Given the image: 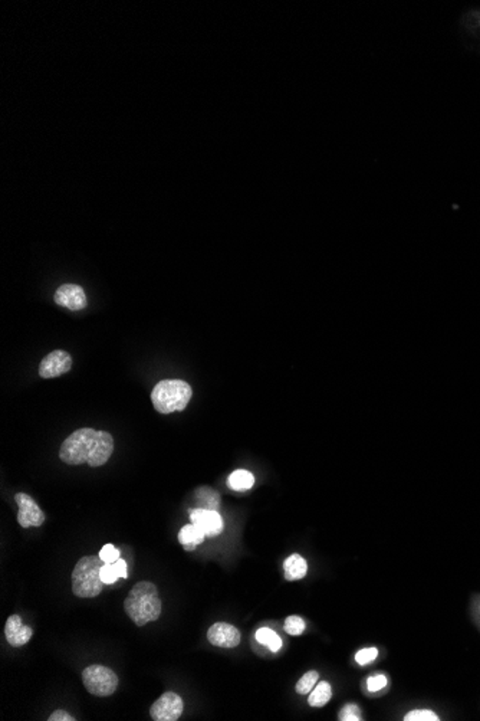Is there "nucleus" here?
<instances>
[{"label": "nucleus", "instance_id": "b1692460", "mask_svg": "<svg viewBox=\"0 0 480 721\" xmlns=\"http://www.w3.org/2000/svg\"><path fill=\"white\" fill-rule=\"evenodd\" d=\"M99 557H101V560L104 562L106 565L115 563L120 559V550H117L113 544H106L104 547L101 548Z\"/></svg>", "mask_w": 480, "mask_h": 721}, {"label": "nucleus", "instance_id": "2eb2a0df", "mask_svg": "<svg viewBox=\"0 0 480 721\" xmlns=\"http://www.w3.org/2000/svg\"><path fill=\"white\" fill-rule=\"evenodd\" d=\"M331 697H332L331 684H328L327 681H321L320 684L315 685V688L311 691L310 698H308V703H310L311 707L320 708V707H324L331 700Z\"/></svg>", "mask_w": 480, "mask_h": 721}, {"label": "nucleus", "instance_id": "1a4fd4ad", "mask_svg": "<svg viewBox=\"0 0 480 721\" xmlns=\"http://www.w3.org/2000/svg\"><path fill=\"white\" fill-rule=\"evenodd\" d=\"M72 368V357L70 353L65 350H55L49 353L39 366V375L44 379H52L58 377L61 375H65L71 370Z\"/></svg>", "mask_w": 480, "mask_h": 721}, {"label": "nucleus", "instance_id": "dca6fc26", "mask_svg": "<svg viewBox=\"0 0 480 721\" xmlns=\"http://www.w3.org/2000/svg\"><path fill=\"white\" fill-rule=\"evenodd\" d=\"M196 497H197V501L200 503L201 508H209V510L217 511V508L220 506V496L210 487L198 488L196 491Z\"/></svg>", "mask_w": 480, "mask_h": 721}, {"label": "nucleus", "instance_id": "ddd939ff", "mask_svg": "<svg viewBox=\"0 0 480 721\" xmlns=\"http://www.w3.org/2000/svg\"><path fill=\"white\" fill-rule=\"evenodd\" d=\"M306 572H308V565H306L303 557L299 554L289 556L284 563L285 579L289 582H295V580L305 577Z\"/></svg>", "mask_w": 480, "mask_h": 721}, {"label": "nucleus", "instance_id": "9d476101", "mask_svg": "<svg viewBox=\"0 0 480 721\" xmlns=\"http://www.w3.org/2000/svg\"><path fill=\"white\" fill-rule=\"evenodd\" d=\"M55 303L71 311H80L87 307V294L77 284H63L55 292Z\"/></svg>", "mask_w": 480, "mask_h": 721}, {"label": "nucleus", "instance_id": "4be33fe9", "mask_svg": "<svg viewBox=\"0 0 480 721\" xmlns=\"http://www.w3.org/2000/svg\"><path fill=\"white\" fill-rule=\"evenodd\" d=\"M377 657H379V649H377V648H364V649L357 652L355 661L360 665H368L374 660H377Z\"/></svg>", "mask_w": 480, "mask_h": 721}, {"label": "nucleus", "instance_id": "aec40b11", "mask_svg": "<svg viewBox=\"0 0 480 721\" xmlns=\"http://www.w3.org/2000/svg\"><path fill=\"white\" fill-rule=\"evenodd\" d=\"M285 631L289 634V635H293V637H298L301 635L303 631H305V620L296 615L293 616H289L286 617L285 620Z\"/></svg>", "mask_w": 480, "mask_h": 721}, {"label": "nucleus", "instance_id": "f3484780", "mask_svg": "<svg viewBox=\"0 0 480 721\" xmlns=\"http://www.w3.org/2000/svg\"><path fill=\"white\" fill-rule=\"evenodd\" d=\"M255 484V477L246 470H237L230 474L229 485L234 491H246Z\"/></svg>", "mask_w": 480, "mask_h": 721}, {"label": "nucleus", "instance_id": "a211bd4d", "mask_svg": "<svg viewBox=\"0 0 480 721\" xmlns=\"http://www.w3.org/2000/svg\"><path fill=\"white\" fill-rule=\"evenodd\" d=\"M256 639L259 644L266 645L272 652H278L282 648V639L279 638V635L269 628L258 629Z\"/></svg>", "mask_w": 480, "mask_h": 721}, {"label": "nucleus", "instance_id": "f03ea898", "mask_svg": "<svg viewBox=\"0 0 480 721\" xmlns=\"http://www.w3.org/2000/svg\"><path fill=\"white\" fill-rule=\"evenodd\" d=\"M124 609L137 627H144L161 615V599L158 589L151 582H139L131 589L124 601Z\"/></svg>", "mask_w": 480, "mask_h": 721}, {"label": "nucleus", "instance_id": "0eeeda50", "mask_svg": "<svg viewBox=\"0 0 480 721\" xmlns=\"http://www.w3.org/2000/svg\"><path fill=\"white\" fill-rule=\"evenodd\" d=\"M19 511H18V522L20 527L29 529V527H41L45 521V514L41 510V507L37 504L30 496L25 493H19L15 497Z\"/></svg>", "mask_w": 480, "mask_h": 721}, {"label": "nucleus", "instance_id": "393cba45", "mask_svg": "<svg viewBox=\"0 0 480 721\" xmlns=\"http://www.w3.org/2000/svg\"><path fill=\"white\" fill-rule=\"evenodd\" d=\"M339 720L341 721H360L361 720V711L355 704H348L339 711Z\"/></svg>", "mask_w": 480, "mask_h": 721}, {"label": "nucleus", "instance_id": "39448f33", "mask_svg": "<svg viewBox=\"0 0 480 721\" xmlns=\"http://www.w3.org/2000/svg\"><path fill=\"white\" fill-rule=\"evenodd\" d=\"M82 681L87 691L96 697L113 696L118 688L117 674L104 665H89L82 671Z\"/></svg>", "mask_w": 480, "mask_h": 721}, {"label": "nucleus", "instance_id": "bb28decb", "mask_svg": "<svg viewBox=\"0 0 480 721\" xmlns=\"http://www.w3.org/2000/svg\"><path fill=\"white\" fill-rule=\"evenodd\" d=\"M48 720L49 721H74L75 718L63 710H56L55 713L51 714V717Z\"/></svg>", "mask_w": 480, "mask_h": 721}, {"label": "nucleus", "instance_id": "423d86ee", "mask_svg": "<svg viewBox=\"0 0 480 721\" xmlns=\"http://www.w3.org/2000/svg\"><path fill=\"white\" fill-rule=\"evenodd\" d=\"M184 710L183 698L176 693H164L150 708V715L154 721H176Z\"/></svg>", "mask_w": 480, "mask_h": 721}, {"label": "nucleus", "instance_id": "412c9836", "mask_svg": "<svg viewBox=\"0 0 480 721\" xmlns=\"http://www.w3.org/2000/svg\"><path fill=\"white\" fill-rule=\"evenodd\" d=\"M405 721H438L440 718L437 717L436 713L430 711V710H415L408 713L405 717H404Z\"/></svg>", "mask_w": 480, "mask_h": 721}, {"label": "nucleus", "instance_id": "f8f14e48", "mask_svg": "<svg viewBox=\"0 0 480 721\" xmlns=\"http://www.w3.org/2000/svg\"><path fill=\"white\" fill-rule=\"evenodd\" d=\"M32 635H33V629L27 625H23L22 617L19 615H12L6 620L5 637L9 642V645H12L15 648L23 646L25 644H27L30 641Z\"/></svg>", "mask_w": 480, "mask_h": 721}, {"label": "nucleus", "instance_id": "f257e3e1", "mask_svg": "<svg viewBox=\"0 0 480 721\" xmlns=\"http://www.w3.org/2000/svg\"><path fill=\"white\" fill-rule=\"evenodd\" d=\"M114 451V439L106 431L81 428L68 437L59 451V458L68 465H104Z\"/></svg>", "mask_w": 480, "mask_h": 721}, {"label": "nucleus", "instance_id": "9b49d317", "mask_svg": "<svg viewBox=\"0 0 480 721\" xmlns=\"http://www.w3.org/2000/svg\"><path fill=\"white\" fill-rule=\"evenodd\" d=\"M208 639L215 646L230 649L240 644V632L236 627L226 624V622H217L210 627Z\"/></svg>", "mask_w": 480, "mask_h": 721}, {"label": "nucleus", "instance_id": "6e6552de", "mask_svg": "<svg viewBox=\"0 0 480 721\" xmlns=\"http://www.w3.org/2000/svg\"><path fill=\"white\" fill-rule=\"evenodd\" d=\"M190 521L206 534V537H216L223 530V520L216 510L194 508L190 511Z\"/></svg>", "mask_w": 480, "mask_h": 721}, {"label": "nucleus", "instance_id": "a878e982", "mask_svg": "<svg viewBox=\"0 0 480 721\" xmlns=\"http://www.w3.org/2000/svg\"><path fill=\"white\" fill-rule=\"evenodd\" d=\"M386 685H387V678H386V675H381V674L372 675V677H370L367 679V688H368L370 693L380 691V690H383Z\"/></svg>", "mask_w": 480, "mask_h": 721}, {"label": "nucleus", "instance_id": "4468645a", "mask_svg": "<svg viewBox=\"0 0 480 721\" xmlns=\"http://www.w3.org/2000/svg\"><path fill=\"white\" fill-rule=\"evenodd\" d=\"M204 539L206 534L197 526H194L193 522L187 524V526H184L179 533V541L187 551L196 550L197 546L204 541Z\"/></svg>", "mask_w": 480, "mask_h": 721}, {"label": "nucleus", "instance_id": "5701e85b", "mask_svg": "<svg viewBox=\"0 0 480 721\" xmlns=\"http://www.w3.org/2000/svg\"><path fill=\"white\" fill-rule=\"evenodd\" d=\"M118 579H121V577L118 575L115 563H110V565L104 563V566H102V569H101V580L104 582V584H113Z\"/></svg>", "mask_w": 480, "mask_h": 721}, {"label": "nucleus", "instance_id": "6ab92c4d", "mask_svg": "<svg viewBox=\"0 0 480 721\" xmlns=\"http://www.w3.org/2000/svg\"><path fill=\"white\" fill-rule=\"evenodd\" d=\"M318 681H320V674L317 671H310V672L303 674L302 678L296 682L295 690L298 694H302V696L310 694L315 688V685L318 684Z\"/></svg>", "mask_w": 480, "mask_h": 721}, {"label": "nucleus", "instance_id": "7ed1b4c3", "mask_svg": "<svg viewBox=\"0 0 480 721\" xmlns=\"http://www.w3.org/2000/svg\"><path fill=\"white\" fill-rule=\"evenodd\" d=\"M191 395L190 384L183 380H161L151 391V402L158 413L168 415L184 410Z\"/></svg>", "mask_w": 480, "mask_h": 721}, {"label": "nucleus", "instance_id": "20e7f679", "mask_svg": "<svg viewBox=\"0 0 480 721\" xmlns=\"http://www.w3.org/2000/svg\"><path fill=\"white\" fill-rule=\"evenodd\" d=\"M102 566L104 562L99 556H85L78 560L72 572V592L75 596L91 599L102 592L104 589V582L101 580Z\"/></svg>", "mask_w": 480, "mask_h": 721}, {"label": "nucleus", "instance_id": "cd10ccee", "mask_svg": "<svg viewBox=\"0 0 480 721\" xmlns=\"http://www.w3.org/2000/svg\"><path fill=\"white\" fill-rule=\"evenodd\" d=\"M115 568H117V570H118L120 577H121V579H127V576H128V575H127V563H125V560L118 559V560L115 562Z\"/></svg>", "mask_w": 480, "mask_h": 721}]
</instances>
